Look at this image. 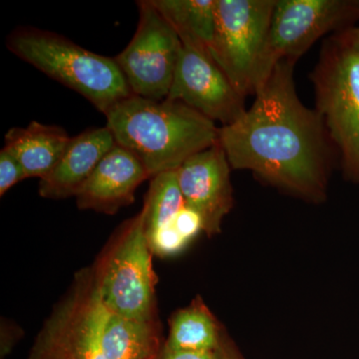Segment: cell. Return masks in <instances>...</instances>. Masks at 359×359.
Instances as JSON below:
<instances>
[{
	"instance_id": "12",
	"label": "cell",
	"mask_w": 359,
	"mask_h": 359,
	"mask_svg": "<svg viewBox=\"0 0 359 359\" xmlns=\"http://www.w3.org/2000/svg\"><path fill=\"white\" fill-rule=\"evenodd\" d=\"M147 179L150 175L141 161L116 143L75 197L78 209L117 214L133 204L137 188Z\"/></svg>"
},
{
	"instance_id": "10",
	"label": "cell",
	"mask_w": 359,
	"mask_h": 359,
	"mask_svg": "<svg viewBox=\"0 0 359 359\" xmlns=\"http://www.w3.org/2000/svg\"><path fill=\"white\" fill-rule=\"evenodd\" d=\"M166 99L185 104L212 122L226 126L245 114V97L211 56L183 45Z\"/></svg>"
},
{
	"instance_id": "20",
	"label": "cell",
	"mask_w": 359,
	"mask_h": 359,
	"mask_svg": "<svg viewBox=\"0 0 359 359\" xmlns=\"http://www.w3.org/2000/svg\"><path fill=\"white\" fill-rule=\"evenodd\" d=\"M157 359H221L218 351H175L163 344Z\"/></svg>"
},
{
	"instance_id": "2",
	"label": "cell",
	"mask_w": 359,
	"mask_h": 359,
	"mask_svg": "<svg viewBox=\"0 0 359 359\" xmlns=\"http://www.w3.org/2000/svg\"><path fill=\"white\" fill-rule=\"evenodd\" d=\"M118 145L133 153L150 178L178 170L185 161L219 142L216 123L185 104L133 95L105 114Z\"/></svg>"
},
{
	"instance_id": "15",
	"label": "cell",
	"mask_w": 359,
	"mask_h": 359,
	"mask_svg": "<svg viewBox=\"0 0 359 359\" xmlns=\"http://www.w3.org/2000/svg\"><path fill=\"white\" fill-rule=\"evenodd\" d=\"M151 1L174 28L183 45L210 55L216 29V0Z\"/></svg>"
},
{
	"instance_id": "5",
	"label": "cell",
	"mask_w": 359,
	"mask_h": 359,
	"mask_svg": "<svg viewBox=\"0 0 359 359\" xmlns=\"http://www.w3.org/2000/svg\"><path fill=\"white\" fill-rule=\"evenodd\" d=\"M108 316L96 264L82 269L45 321L27 359H105L102 337Z\"/></svg>"
},
{
	"instance_id": "3",
	"label": "cell",
	"mask_w": 359,
	"mask_h": 359,
	"mask_svg": "<svg viewBox=\"0 0 359 359\" xmlns=\"http://www.w3.org/2000/svg\"><path fill=\"white\" fill-rule=\"evenodd\" d=\"M6 46L21 60L83 96L104 115L132 95L114 58L87 50L57 33L18 27L7 37Z\"/></svg>"
},
{
	"instance_id": "21",
	"label": "cell",
	"mask_w": 359,
	"mask_h": 359,
	"mask_svg": "<svg viewBox=\"0 0 359 359\" xmlns=\"http://www.w3.org/2000/svg\"><path fill=\"white\" fill-rule=\"evenodd\" d=\"M218 353L221 359H245L226 332H224Z\"/></svg>"
},
{
	"instance_id": "17",
	"label": "cell",
	"mask_w": 359,
	"mask_h": 359,
	"mask_svg": "<svg viewBox=\"0 0 359 359\" xmlns=\"http://www.w3.org/2000/svg\"><path fill=\"white\" fill-rule=\"evenodd\" d=\"M224 330L200 297L170 320L165 346L175 351H218Z\"/></svg>"
},
{
	"instance_id": "6",
	"label": "cell",
	"mask_w": 359,
	"mask_h": 359,
	"mask_svg": "<svg viewBox=\"0 0 359 359\" xmlns=\"http://www.w3.org/2000/svg\"><path fill=\"white\" fill-rule=\"evenodd\" d=\"M97 262L99 285L109 313L122 318H156V283L153 252L145 231L144 212L123 224L114 243Z\"/></svg>"
},
{
	"instance_id": "14",
	"label": "cell",
	"mask_w": 359,
	"mask_h": 359,
	"mask_svg": "<svg viewBox=\"0 0 359 359\" xmlns=\"http://www.w3.org/2000/svg\"><path fill=\"white\" fill-rule=\"evenodd\" d=\"M70 140L62 127L32 121L9 129L4 149L18 160L27 178L42 180L58 164Z\"/></svg>"
},
{
	"instance_id": "7",
	"label": "cell",
	"mask_w": 359,
	"mask_h": 359,
	"mask_svg": "<svg viewBox=\"0 0 359 359\" xmlns=\"http://www.w3.org/2000/svg\"><path fill=\"white\" fill-rule=\"evenodd\" d=\"M358 21L359 0H276L257 90L278 62L297 63L321 37L354 27Z\"/></svg>"
},
{
	"instance_id": "22",
	"label": "cell",
	"mask_w": 359,
	"mask_h": 359,
	"mask_svg": "<svg viewBox=\"0 0 359 359\" xmlns=\"http://www.w3.org/2000/svg\"><path fill=\"white\" fill-rule=\"evenodd\" d=\"M339 33L355 50L359 52V26H354Z\"/></svg>"
},
{
	"instance_id": "1",
	"label": "cell",
	"mask_w": 359,
	"mask_h": 359,
	"mask_svg": "<svg viewBox=\"0 0 359 359\" xmlns=\"http://www.w3.org/2000/svg\"><path fill=\"white\" fill-rule=\"evenodd\" d=\"M294 62L280 61L237 121L219 128V143L231 169L308 201L327 197L328 178L339 154L323 118L299 98Z\"/></svg>"
},
{
	"instance_id": "8",
	"label": "cell",
	"mask_w": 359,
	"mask_h": 359,
	"mask_svg": "<svg viewBox=\"0 0 359 359\" xmlns=\"http://www.w3.org/2000/svg\"><path fill=\"white\" fill-rule=\"evenodd\" d=\"M276 4V0H216L210 55L245 98L256 94Z\"/></svg>"
},
{
	"instance_id": "9",
	"label": "cell",
	"mask_w": 359,
	"mask_h": 359,
	"mask_svg": "<svg viewBox=\"0 0 359 359\" xmlns=\"http://www.w3.org/2000/svg\"><path fill=\"white\" fill-rule=\"evenodd\" d=\"M138 7L133 39L114 59L133 95L164 100L173 83L183 43L151 0L138 1Z\"/></svg>"
},
{
	"instance_id": "19",
	"label": "cell",
	"mask_w": 359,
	"mask_h": 359,
	"mask_svg": "<svg viewBox=\"0 0 359 359\" xmlns=\"http://www.w3.org/2000/svg\"><path fill=\"white\" fill-rule=\"evenodd\" d=\"M25 179L27 176L20 163L2 148L0 151V196L2 197L13 186Z\"/></svg>"
},
{
	"instance_id": "11",
	"label": "cell",
	"mask_w": 359,
	"mask_h": 359,
	"mask_svg": "<svg viewBox=\"0 0 359 359\" xmlns=\"http://www.w3.org/2000/svg\"><path fill=\"white\" fill-rule=\"evenodd\" d=\"M185 205L202 219L208 237L221 231L233 205L231 165L219 143L197 153L177 170Z\"/></svg>"
},
{
	"instance_id": "18",
	"label": "cell",
	"mask_w": 359,
	"mask_h": 359,
	"mask_svg": "<svg viewBox=\"0 0 359 359\" xmlns=\"http://www.w3.org/2000/svg\"><path fill=\"white\" fill-rule=\"evenodd\" d=\"M185 207L180 189L178 172H164L152 178L142 210L147 238L173 224Z\"/></svg>"
},
{
	"instance_id": "13",
	"label": "cell",
	"mask_w": 359,
	"mask_h": 359,
	"mask_svg": "<svg viewBox=\"0 0 359 359\" xmlns=\"http://www.w3.org/2000/svg\"><path fill=\"white\" fill-rule=\"evenodd\" d=\"M115 144L114 136L107 126L85 130L71 137L58 164L48 176L40 180V197L51 200L76 197Z\"/></svg>"
},
{
	"instance_id": "16",
	"label": "cell",
	"mask_w": 359,
	"mask_h": 359,
	"mask_svg": "<svg viewBox=\"0 0 359 359\" xmlns=\"http://www.w3.org/2000/svg\"><path fill=\"white\" fill-rule=\"evenodd\" d=\"M162 346L156 318L132 320L109 313L102 337L105 359H157Z\"/></svg>"
},
{
	"instance_id": "4",
	"label": "cell",
	"mask_w": 359,
	"mask_h": 359,
	"mask_svg": "<svg viewBox=\"0 0 359 359\" xmlns=\"http://www.w3.org/2000/svg\"><path fill=\"white\" fill-rule=\"evenodd\" d=\"M309 79L342 173L359 185V52L340 33L327 36Z\"/></svg>"
}]
</instances>
